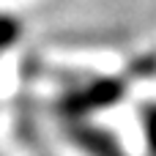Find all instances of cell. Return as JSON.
Wrapping results in <instances>:
<instances>
[{
	"label": "cell",
	"mask_w": 156,
	"mask_h": 156,
	"mask_svg": "<svg viewBox=\"0 0 156 156\" xmlns=\"http://www.w3.org/2000/svg\"><path fill=\"white\" fill-rule=\"evenodd\" d=\"M123 96V82L118 80H93L60 99V110L71 118H85L88 112L104 110Z\"/></svg>",
	"instance_id": "1"
},
{
	"label": "cell",
	"mask_w": 156,
	"mask_h": 156,
	"mask_svg": "<svg viewBox=\"0 0 156 156\" xmlns=\"http://www.w3.org/2000/svg\"><path fill=\"white\" fill-rule=\"evenodd\" d=\"M71 137H74V143H77L88 156H126L123 148H121L110 134H104V132L96 129V126L77 123V126H71Z\"/></svg>",
	"instance_id": "2"
},
{
	"label": "cell",
	"mask_w": 156,
	"mask_h": 156,
	"mask_svg": "<svg viewBox=\"0 0 156 156\" xmlns=\"http://www.w3.org/2000/svg\"><path fill=\"white\" fill-rule=\"evenodd\" d=\"M140 121H143V132H145L148 151L156 156V104H145L140 110Z\"/></svg>",
	"instance_id": "3"
}]
</instances>
